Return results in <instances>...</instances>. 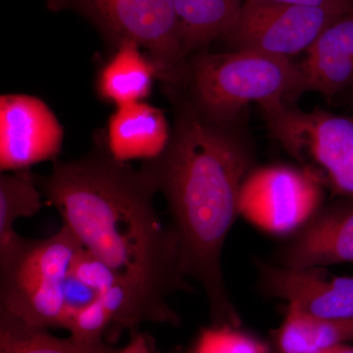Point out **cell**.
<instances>
[{
	"label": "cell",
	"instance_id": "44dd1931",
	"mask_svg": "<svg viewBox=\"0 0 353 353\" xmlns=\"http://www.w3.org/2000/svg\"><path fill=\"white\" fill-rule=\"evenodd\" d=\"M114 353H157L153 340L148 334L138 329L130 332V341L122 348H117Z\"/></svg>",
	"mask_w": 353,
	"mask_h": 353
},
{
	"label": "cell",
	"instance_id": "7402d4cb",
	"mask_svg": "<svg viewBox=\"0 0 353 353\" xmlns=\"http://www.w3.org/2000/svg\"><path fill=\"white\" fill-rule=\"evenodd\" d=\"M294 6L318 7L350 12L353 10V0H273Z\"/></svg>",
	"mask_w": 353,
	"mask_h": 353
},
{
	"label": "cell",
	"instance_id": "30bf717a",
	"mask_svg": "<svg viewBox=\"0 0 353 353\" xmlns=\"http://www.w3.org/2000/svg\"><path fill=\"white\" fill-rule=\"evenodd\" d=\"M82 248L65 225L43 240L24 239L12 253L0 259V305L61 284Z\"/></svg>",
	"mask_w": 353,
	"mask_h": 353
},
{
	"label": "cell",
	"instance_id": "5bb4252c",
	"mask_svg": "<svg viewBox=\"0 0 353 353\" xmlns=\"http://www.w3.org/2000/svg\"><path fill=\"white\" fill-rule=\"evenodd\" d=\"M159 71L138 43L121 41L97 73L95 88L99 99L116 108L145 101Z\"/></svg>",
	"mask_w": 353,
	"mask_h": 353
},
{
	"label": "cell",
	"instance_id": "7c38bea8",
	"mask_svg": "<svg viewBox=\"0 0 353 353\" xmlns=\"http://www.w3.org/2000/svg\"><path fill=\"white\" fill-rule=\"evenodd\" d=\"M304 92L332 99L353 87V10L334 21L305 51Z\"/></svg>",
	"mask_w": 353,
	"mask_h": 353
},
{
	"label": "cell",
	"instance_id": "6da1fadb",
	"mask_svg": "<svg viewBox=\"0 0 353 353\" xmlns=\"http://www.w3.org/2000/svg\"><path fill=\"white\" fill-rule=\"evenodd\" d=\"M83 250L112 269L131 294L143 323L178 326L168 297L190 290L178 240L154 205L157 189L143 169L111 157L101 141L71 161L36 176Z\"/></svg>",
	"mask_w": 353,
	"mask_h": 353
},
{
	"label": "cell",
	"instance_id": "3957f363",
	"mask_svg": "<svg viewBox=\"0 0 353 353\" xmlns=\"http://www.w3.org/2000/svg\"><path fill=\"white\" fill-rule=\"evenodd\" d=\"M187 85L192 105L221 123L243 119L250 104L292 102L304 92L301 65L254 50L201 51L190 58Z\"/></svg>",
	"mask_w": 353,
	"mask_h": 353
},
{
	"label": "cell",
	"instance_id": "8fae6325",
	"mask_svg": "<svg viewBox=\"0 0 353 353\" xmlns=\"http://www.w3.org/2000/svg\"><path fill=\"white\" fill-rule=\"evenodd\" d=\"M280 265L305 269L353 263V199L321 208L282 248Z\"/></svg>",
	"mask_w": 353,
	"mask_h": 353
},
{
	"label": "cell",
	"instance_id": "4fadbf2b",
	"mask_svg": "<svg viewBox=\"0 0 353 353\" xmlns=\"http://www.w3.org/2000/svg\"><path fill=\"white\" fill-rule=\"evenodd\" d=\"M171 131L163 111L143 101L116 108L99 141L118 161L145 162L164 152Z\"/></svg>",
	"mask_w": 353,
	"mask_h": 353
},
{
	"label": "cell",
	"instance_id": "603a6c76",
	"mask_svg": "<svg viewBox=\"0 0 353 353\" xmlns=\"http://www.w3.org/2000/svg\"><path fill=\"white\" fill-rule=\"evenodd\" d=\"M322 353H353V347H350L347 343H341V345L330 347Z\"/></svg>",
	"mask_w": 353,
	"mask_h": 353
},
{
	"label": "cell",
	"instance_id": "e0dca14e",
	"mask_svg": "<svg viewBox=\"0 0 353 353\" xmlns=\"http://www.w3.org/2000/svg\"><path fill=\"white\" fill-rule=\"evenodd\" d=\"M108 341L85 343L74 336L58 338L0 309V353H114Z\"/></svg>",
	"mask_w": 353,
	"mask_h": 353
},
{
	"label": "cell",
	"instance_id": "52a82bcc",
	"mask_svg": "<svg viewBox=\"0 0 353 353\" xmlns=\"http://www.w3.org/2000/svg\"><path fill=\"white\" fill-rule=\"evenodd\" d=\"M347 13L273 0H245L223 39L231 50L290 58L307 50L330 24Z\"/></svg>",
	"mask_w": 353,
	"mask_h": 353
},
{
	"label": "cell",
	"instance_id": "ba28073f",
	"mask_svg": "<svg viewBox=\"0 0 353 353\" xmlns=\"http://www.w3.org/2000/svg\"><path fill=\"white\" fill-rule=\"evenodd\" d=\"M63 130L46 102L28 94L0 99V169L27 170L32 165L57 161Z\"/></svg>",
	"mask_w": 353,
	"mask_h": 353
},
{
	"label": "cell",
	"instance_id": "d6986e66",
	"mask_svg": "<svg viewBox=\"0 0 353 353\" xmlns=\"http://www.w3.org/2000/svg\"><path fill=\"white\" fill-rule=\"evenodd\" d=\"M190 353H269L268 348L240 327L212 324L202 329Z\"/></svg>",
	"mask_w": 353,
	"mask_h": 353
},
{
	"label": "cell",
	"instance_id": "ac0fdd59",
	"mask_svg": "<svg viewBox=\"0 0 353 353\" xmlns=\"http://www.w3.org/2000/svg\"><path fill=\"white\" fill-rule=\"evenodd\" d=\"M41 196L36 176L29 169L4 172L0 176V259H6L24 241L16 233V221L39 213Z\"/></svg>",
	"mask_w": 353,
	"mask_h": 353
},
{
	"label": "cell",
	"instance_id": "9c48e42d",
	"mask_svg": "<svg viewBox=\"0 0 353 353\" xmlns=\"http://www.w3.org/2000/svg\"><path fill=\"white\" fill-rule=\"evenodd\" d=\"M259 274L267 296L319 319H353V277L331 275L325 267L296 269L265 262Z\"/></svg>",
	"mask_w": 353,
	"mask_h": 353
},
{
	"label": "cell",
	"instance_id": "7a4b0ae2",
	"mask_svg": "<svg viewBox=\"0 0 353 353\" xmlns=\"http://www.w3.org/2000/svg\"><path fill=\"white\" fill-rule=\"evenodd\" d=\"M175 119L164 152L141 168L163 194L179 243L183 276L201 285L212 324L240 327L224 274L222 253L240 215L243 182L255 168V148L243 119H208L188 95L170 88Z\"/></svg>",
	"mask_w": 353,
	"mask_h": 353
},
{
	"label": "cell",
	"instance_id": "2e32d148",
	"mask_svg": "<svg viewBox=\"0 0 353 353\" xmlns=\"http://www.w3.org/2000/svg\"><path fill=\"white\" fill-rule=\"evenodd\" d=\"M353 341V319L323 320L288 306L275 336L278 353H322Z\"/></svg>",
	"mask_w": 353,
	"mask_h": 353
},
{
	"label": "cell",
	"instance_id": "9a60e30c",
	"mask_svg": "<svg viewBox=\"0 0 353 353\" xmlns=\"http://www.w3.org/2000/svg\"><path fill=\"white\" fill-rule=\"evenodd\" d=\"M173 3L188 55L224 38L243 4L241 0H173Z\"/></svg>",
	"mask_w": 353,
	"mask_h": 353
},
{
	"label": "cell",
	"instance_id": "8992f818",
	"mask_svg": "<svg viewBox=\"0 0 353 353\" xmlns=\"http://www.w3.org/2000/svg\"><path fill=\"white\" fill-rule=\"evenodd\" d=\"M319 176L311 169L269 165L254 169L241 187L240 215L273 234L297 233L322 208Z\"/></svg>",
	"mask_w": 353,
	"mask_h": 353
},
{
	"label": "cell",
	"instance_id": "277c9868",
	"mask_svg": "<svg viewBox=\"0 0 353 353\" xmlns=\"http://www.w3.org/2000/svg\"><path fill=\"white\" fill-rule=\"evenodd\" d=\"M53 12L80 14L113 46L138 43L150 55L160 80L180 88L189 80V61L179 30L173 0H48Z\"/></svg>",
	"mask_w": 353,
	"mask_h": 353
},
{
	"label": "cell",
	"instance_id": "cb8c5ba5",
	"mask_svg": "<svg viewBox=\"0 0 353 353\" xmlns=\"http://www.w3.org/2000/svg\"><path fill=\"white\" fill-rule=\"evenodd\" d=\"M347 92H353V87L352 88H350V90H348ZM350 108H352V115L353 116V99L352 101V106H350Z\"/></svg>",
	"mask_w": 353,
	"mask_h": 353
},
{
	"label": "cell",
	"instance_id": "5b68a950",
	"mask_svg": "<svg viewBox=\"0 0 353 353\" xmlns=\"http://www.w3.org/2000/svg\"><path fill=\"white\" fill-rule=\"evenodd\" d=\"M260 108L272 134L292 157L301 163L310 158L336 194L353 199L352 115L303 111L287 101Z\"/></svg>",
	"mask_w": 353,
	"mask_h": 353
},
{
	"label": "cell",
	"instance_id": "ffe728a7",
	"mask_svg": "<svg viewBox=\"0 0 353 353\" xmlns=\"http://www.w3.org/2000/svg\"><path fill=\"white\" fill-rule=\"evenodd\" d=\"M64 296L67 311L64 326L72 315L88 307L97 299V292L80 278L77 277L72 271H70L64 281Z\"/></svg>",
	"mask_w": 353,
	"mask_h": 353
}]
</instances>
